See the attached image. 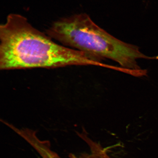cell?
Returning <instances> with one entry per match:
<instances>
[{"label": "cell", "instance_id": "cell-3", "mask_svg": "<svg viewBox=\"0 0 158 158\" xmlns=\"http://www.w3.org/2000/svg\"><path fill=\"white\" fill-rule=\"evenodd\" d=\"M90 152L80 158H111L100 144L90 139L88 142Z\"/></svg>", "mask_w": 158, "mask_h": 158}, {"label": "cell", "instance_id": "cell-2", "mask_svg": "<svg viewBox=\"0 0 158 158\" xmlns=\"http://www.w3.org/2000/svg\"><path fill=\"white\" fill-rule=\"evenodd\" d=\"M46 32L51 38L65 46L100 59H112L124 69L139 70L141 69L138 65V59H155L143 54L136 45L112 36L96 24L86 13L59 19L51 25Z\"/></svg>", "mask_w": 158, "mask_h": 158}, {"label": "cell", "instance_id": "cell-1", "mask_svg": "<svg viewBox=\"0 0 158 158\" xmlns=\"http://www.w3.org/2000/svg\"><path fill=\"white\" fill-rule=\"evenodd\" d=\"M100 63L91 55L59 45L18 14L0 25V69L54 68Z\"/></svg>", "mask_w": 158, "mask_h": 158}]
</instances>
